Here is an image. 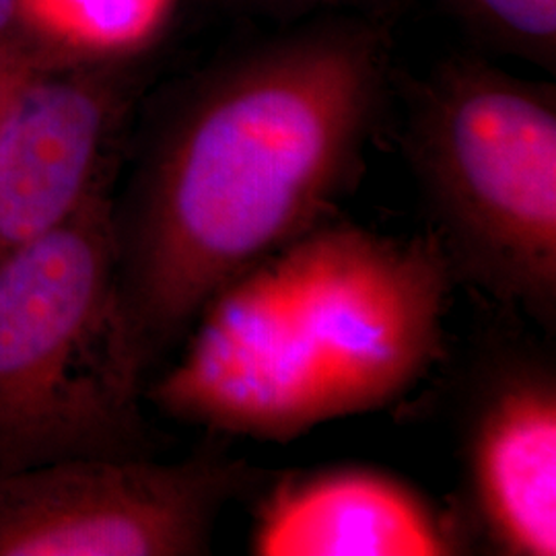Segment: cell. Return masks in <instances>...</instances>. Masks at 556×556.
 <instances>
[{"mask_svg": "<svg viewBox=\"0 0 556 556\" xmlns=\"http://www.w3.org/2000/svg\"><path fill=\"white\" fill-rule=\"evenodd\" d=\"M390 50L378 17L334 15L192 87L114 217L122 291L149 361L229 280L332 217L378 122Z\"/></svg>", "mask_w": 556, "mask_h": 556, "instance_id": "cell-1", "label": "cell"}, {"mask_svg": "<svg viewBox=\"0 0 556 556\" xmlns=\"http://www.w3.org/2000/svg\"><path fill=\"white\" fill-rule=\"evenodd\" d=\"M454 280L433 231L324 220L206 301L151 400L181 422L278 443L379 410L441 357Z\"/></svg>", "mask_w": 556, "mask_h": 556, "instance_id": "cell-2", "label": "cell"}, {"mask_svg": "<svg viewBox=\"0 0 556 556\" xmlns=\"http://www.w3.org/2000/svg\"><path fill=\"white\" fill-rule=\"evenodd\" d=\"M98 194L0 264V475L71 457L142 456L149 358Z\"/></svg>", "mask_w": 556, "mask_h": 556, "instance_id": "cell-3", "label": "cell"}, {"mask_svg": "<svg viewBox=\"0 0 556 556\" xmlns=\"http://www.w3.org/2000/svg\"><path fill=\"white\" fill-rule=\"evenodd\" d=\"M404 151L454 277L556 319V89L450 56L406 91Z\"/></svg>", "mask_w": 556, "mask_h": 556, "instance_id": "cell-4", "label": "cell"}, {"mask_svg": "<svg viewBox=\"0 0 556 556\" xmlns=\"http://www.w3.org/2000/svg\"><path fill=\"white\" fill-rule=\"evenodd\" d=\"M258 482L243 462L71 457L0 475V556L206 555L223 507Z\"/></svg>", "mask_w": 556, "mask_h": 556, "instance_id": "cell-5", "label": "cell"}, {"mask_svg": "<svg viewBox=\"0 0 556 556\" xmlns=\"http://www.w3.org/2000/svg\"><path fill=\"white\" fill-rule=\"evenodd\" d=\"M119 60L23 80L0 124V264L103 194L105 149L126 103Z\"/></svg>", "mask_w": 556, "mask_h": 556, "instance_id": "cell-6", "label": "cell"}, {"mask_svg": "<svg viewBox=\"0 0 556 556\" xmlns=\"http://www.w3.org/2000/svg\"><path fill=\"white\" fill-rule=\"evenodd\" d=\"M470 521L503 556L556 555V376L507 358L478 386L464 427Z\"/></svg>", "mask_w": 556, "mask_h": 556, "instance_id": "cell-7", "label": "cell"}, {"mask_svg": "<svg viewBox=\"0 0 556 556\" xmlns=\"http://www.w3.org/2000/svg\"><path fill=\"white\" fill-rule=\"evenodd\" d=\"M468 546L456 516L369 466L282 478L260 501L250 534L260 556H452Z\"/></svg>", "mask_w": 556, "mask_h": 556, "instance_id": "cell-8", "label": "cell"}, {"mask_svg": "<svg viewBox=\"0 0 556 556\" xmlns=\"http://www.w3.org/2000/svg\"><path fill=\"white\" fill-rule=\"evenodd\" d=\"M172 0H21L34 38L68 64L128 56L160 27Z\"/></svg>", "mask_w": 556, "mask_h": 556, "instance_id": "cell-9", "label": "cell"}, {"mask_svg": "<svg viewBox=\"0 0 556 556\" xmlns=\"http://www.w3.org/2000/svg\"><path fill=\"white\" fill-rule=\"evenodd\" d=\"M484 48L555 71L556 0H441Z\"/></svg>", "mask_w": 556, "mask_h": 556, "instance_id": "cell-10", "label": "cell"}, {"mask_svg": "<svg viewBox=\"0 0 556 556\" xmlns=\"http://www.w3.org/2000/svg\"><path fill=\"white\" fill-rule=\"evenodd\" d=\"M34 41L38 40L25 23L21 0H0V79L50 68L34 54Z\"/></svg>", "mask_w": 556, "mask_h": 556, "instance_id": "cell-11", "label": "cell"}, {"mask_svg": "<svg viewBox=\"0 0 556 556\" xmlns=\"http://www.w3.org/2000/svg\"><path fill=\"white\" fill-rule=\"evenodd\" d=\"M231 7L268 17H305V15H365L379 13L394 0H227Z\"/></svg>", "mask_w": 556, "mask_h": 556, "instance_id": "cell-12", "label": "cell"}, {"mask_svg": "<svg viewBox=\"0 0 556 556\" xmlns=\"http://www.w3.org/2000/svg\"><path fill=\"white\" fill-rule=\"evenodd\" d=\"M38 73V71H36ZM31 75V73H29ZM29 75H15V77H4L0 79V124L7 118L13 101L20 93L21 85L23 80L27 79Z\"/></svg>", "mask_w": 556, "mask_h": 556, "instance_id": "cell-13", "label": "cell"}]
</instances>
